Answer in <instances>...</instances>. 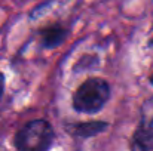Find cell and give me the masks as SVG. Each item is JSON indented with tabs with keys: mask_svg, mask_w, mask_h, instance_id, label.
Instances as JSON below:
<instances>
[{
	"mask_svg": "<svg viewBox=\"0 0 153 151\" xmlns=\"http://www.w3.org/2000/svg\"><path fill=\"white\" fill-rule=\"evenodd\" d=\"M110 96V88L101 79H89L79 86L73 96V107L79 113L100 111Z\"/></svg>",
	"mask_w": 153,
	"mask_h": 151,
	"instance_id": "1",
	"label": "cell"
},
{
	"mask_svg": "<svg viewBox=\"0 0 153 151\" xmlns=\"http://www.w3.org/2000/svg\"><path fill=\"white\" fill-rule=\"evenodd\" d=\"M53 139V130L45 120H33L27 123L15 138V145L22 151H43L49 148Z\"/></svg>",
	"mask_w": 153,
	"mask_h": 151,
	"instance_id": "2",
	"label": "cell"
},
{
	"mask_svg": "<svg viewBox=\"0 0 153 151\" xmlns=\"http://www.w3.org/2000/svg\"><path fill=\"white\" fill-rule=\"evenodd\" d=\"M131 148L138 151H153V98L143 107V117L132 136Z\"/></svg>",
	"mask_w": 153,
	"mask_h": 151,
	"instance_id": "3",
	"label": "cell"
},
{
	"mask_svg": "<svg viewBox=\"0 0 153 151\" xmlns=\"http://www.w3.org/2000/svg\"><path fill=\"white\" fill-rule=\"evenodd\" d=\"M105 129V123H100V122H92V123H80V124H76L73 126V133L76 136H80V138H88V136H92V135H97Z\"/></svg>",
	"mask_w": 153,
	"mask_h": 151,
	"instance_id": "4",
	"label": "cell"
},
{
	"mask_svg": "<svg viewBox=\"0 0 153 151\" xmlns=\"http://www.w3.org/2000/svg\"><path fill=\"white\" fill-rule=\"evenodd\" d=\"M64 36H65V33L61 27H49V28L43 30V33H42L43 45L48 46V48L58 46L64 40Z\"/></svg>",
	"mask_w": 153,
	"mask_h": 151,
	"instance_id": "5",
	"label": "cell"
},
{
	"mask_svg": "<svg viewBox=\"0 0 153 151\" xmlns=\"http://www.w3.org/2000/svg\"><path fill=\"white\" fill-rule=\"evenodd\" d=\"M3 86H4V77L0 73V98H1V94H3Z\"/></svg>",
	"mask_w": 153,
	"mask_h": 151,
	"instance_id": "6",
	"label": "cell"
},
{
	"mask_svg": "<svg viewBox=\"0 0 153 151\" xmlns=\"http://www.w3.org/2000/svg\"><path fill=\"white\" fill-rule=\"evenodd\" d=\"M152 43H153V39H152Z\"/></svg>",
	"mask_w": 153,
	"mask_h": 151,
	"instance_id": "7",
	"label": "cell"
}]
</instances>
